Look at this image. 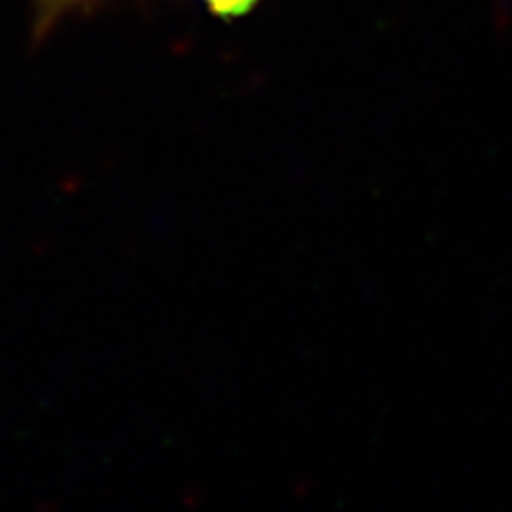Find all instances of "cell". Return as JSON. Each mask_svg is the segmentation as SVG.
<instances>
[{"instance_id":"cell-1","label":"cell","mask_w":512,"mask_h":512,"mask_svg":"<svg viewBox=\"0 0 512 512\" xmlns=\"http://www.w3.org/2000/svg\"><path fill=\"white\" fill-rule=\"evenodd\" d=\"M201 3L220 20H237L254 11L261 0H201Z\"/></svg>"},{"instance_id":"cell-2","label":"cell","mask_w":512,"mask_h":512,"mask_svg":"<svg viewBox=\"0 0 512 512\" xmlns=\"http://www.w3.org/2000/svg\"><path fill=\"white\" fill-rule=\"evenodd\" d=\"M39 9H41V22L43 26H52V22L62 15L64 11H69L73 7L86 5L90 0H37Z\"/></svg>"}]
</instances>
